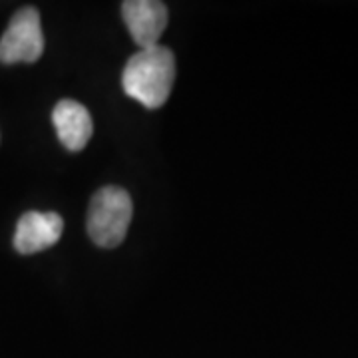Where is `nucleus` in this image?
Instances as JSON below:
<instances>
[{
  "mask_svg": "<svg viewBox=\"0 0 358 358\" xmlns=\"http://www.w3.org/2000/svg\"><path fill=\"white\" fill-rule=\"evenodd\" d=\"M44 52V34L40 13L34 6H24L10 18V24L0 38V62H36Z\"/></svg>",
  "mask_w": 358,
  "mask_h": 358,
  "instance_id": "obj_3",
  "label": "nucleus"
},
{
  "mask_svg": "<svg viewBox=\"0 0 358 358\" xmlns=\"http://www.w3.org/2000/svg\"><path fill=\"white\" fill-rule=\"evenodd\" d=\"M134 215L131 197L124 187L106 185L94 193L88 207V235L98 247L114 249L128 235Z\"/></svg>",
  "mask_w": 358,
  "mask_h": 358,
  "instance_id": "obj_2",
  "label": "nucleus"
},
{
  "mask_svg": "<svg viewBox=\"0 0 358 358\" xmlns=\"http://www.w3.org/2000/svg\"><path fill=\"white\" fill-rule=\"evenodd\" d=\"M176 82V56L167 46L141 48L128 60L122 86L129 98L155 110L167 102Z\"/></svg>",
  "mask_w": 358,
  "mask_h": 358,
  "instance_id": "obj_1",
  "label": "nucleus"
},
{
  "mask_svg": "<svg viewBox=\"0 0 358 358\" xmlns=\"http://www.w3.org/2000/svg\"><path fill=\"white\" fill-rule=\"evenodd\" d=\"M122 16L140 50L159 44V38L167 28V6L164 2L126 0L122 2Z\"/></svg>",
  "mask_w": 358,
  "mask_h": 358,
  "instance_id": "obj_4",
  "label": "nucleus"
},
{
  "mask_svg": "<svg viewBox=\"0 0 358 358\" xmlns=\"http://www.w3.org/2000/svg\"><path fill=\"white\" fill-rule=\"evenodd\" d=\"M58 140L68 152H82L94 134V122L88 108L76 100H60L52 112Z\"/></svg>",
  "mask_w": 358,
  "mask_h": 358,
  "instance_id": "obj_6",
  "label": "nucleus"
},
{
  "mask_svg": "<svg viewBox=\"0 0 358 358\" xmlns=\"http://www.w3.org/2000/svg\"><path fill=\"white\" fill-rule=\"evenodd\" d=\"M64 233V219L58 213L26 211L18 219L14 231V249L22 255H32L60 241Z\"/></svg>",
  "mask_w": 358,
  "mask_h": 358,
  "instance_id": "obj_5",
  "label": "nucleus"
}]
</instances>
